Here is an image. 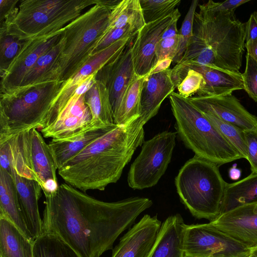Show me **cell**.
I'll return each mask as SVG.
<instances>
[{
	"label": "cell",
	"instance_id": "3",
	"mask_svg": "<svg viewBox=\"0 0 257 257\" xmlns=\"http://www.w3.org/2000/svg\"><path fill=\"white\" fill-rule=\"evenodd\" d=\"M199 7L193 35L181 61L173 67L196 64L238 73L245 48V24L234 13H215Z\"/></svg>",
	"mask_w": 257,
	"mask_h": 257
},
{
	"label": "cell",
	"instance_id": "19",
	"mask_svg": "<svg viewBox=\"0 0 257 257\" xmlns=\"http://www.w3.org/2000/svg\"><path fill=\"white\" fill-rule=\"evenodd\" d=\"M157 216L145 214L130 228L113 249L111 257H147L162 225Z\"/></svg>",
	"mask_w": 257,
	"mask_h": 257
},
{
	"label": "cell",
	"instance_id": "18",
	"mask_svg": "<svg viewBox=\"0 0 257 257\" xmlns=\"http://www.w3.org/2000/svg\"><path fill=\"white\" fill-rule=\"evenodd\" d=\"M172 75L178 85L186 75L189 69L201 73L204 86L198 91L196 95L202 97L216 96L231 94L235 90L243 89L242 73H234L216 68L196 64L185 65L179 68H173Z\"/></svg>",
	"mask_w": 257,
	"mask_h": 257
},
{
	"label": "cell",
	"instance_id": "28",
	"mask_svg": "<svg viewBox=\"0 0 257 257\" xmlns=\"http://www.w3.org/2000/svg\"><path fill=\"white\" fill-rule=\"evenodd\" d=\"M84 100L95 125L108 127L115 125L108 92L101 81L95 79L93 85L85 93Z\"/></svg>",
	"mask_w": 257,
	"mask_h": 257
},
{
	"label": "cell",
	"instance_id": "7",
	"mask_svg": "<svg viewBox=\"0 0 257 257\" xmlns=\"http://www.w3.org/2000/svg\"><path fill=\"white\" fill-rule=\"evenodd\" d=\"M97 0H25L15 14L1 24L7 32L23 40L55 34L80 16Z\"/></svg>",
	"mask_w": 257,
	"mask_h": 257
},
{
	"label": "cell",
	"instance_id": "43",
	"mask_svg": "<svg viewBox=\"0 0 257 257\" xmlns=\"http://www.w3.org/2000/svg\"><path fill=\"white\" fill-rule=\"evenodd\" d=\"M18 0L0 1V21L1 24L8 20L16 13Z\"/></svg>",
	"mask_w": 257,
	"mask_h": 257
},
{
	"label": "cell",
	"instance_id": "27",
	"mask_svg": "<svg viewBox=\"0 0 257 257\" xmlns=\"http://www.w3.org/2000/svg\"><path fill=\"white\" fill-rule=\"evenodd\" d=\"M0 214L11 221L25 235L34 240L24 220L13 177L0 168Z\"/></svg>",
	"mask_w": 257,
	"mask_h": 257
},
{
	"label": "cell",
	"instance_id": "36",
	"mask_svg": "<svg viewBox=\"0 0 257 257\" xmlns=\"http://www.w3.org/2000/svg\"><path fill=\"white\" fill-rule=\"evenodd\" d=\"M199 1L194 0L192 2L188 12L182 22L181 27L178 31L179 44L177 54L173 60L176 64L182 59L193 35V28L194 16L196 10L198 6Z\"/></svg>",
	"mask_w": 257,
	"mask_h": 257
},
{
	"label": "cell",
	"instance_id": "12",
	"mask_svg": "<svg viewBox=\"0 0 257 257\" xmlns=\"http://www.w3.org/2000/svg\"><path fill=\"white\" fill-rule=\"evenodd\" d=\"M134 38H122L109 47L92 54L85 63L63 83L42 128L49 125L55 120L82 82L89 76L96 74L104 66L118 56Z\"/></svg>",
	"mask_w": 257,
	"mask_h": 257
},
{
	"label": "cell",
	"instance_id": "26",
	"mask_svg": "<svg viewBox=\"0 0 257 257\" xmlns=\"http://www.w3.org/2000/svg\"><path fill=\"white\" fill-rule=\"evenodd\" d=\"M34 241L0 214L1 257H34Z\"/></svg>",
	"mask_w": 257,
	"mask_h": 257
},
{
	"label": "cell",
	"instance_id": "35",
	"mask_svg": "<svg viewBox=\"0 0 257 257\" xmlns=\"http://www.w3.org/2000/svg\"><path fill=\"white\" fill-rule=\"evenodd\" d=\"M180 2L181 0H140L146 24L171 15Z\"/></svg>",
	"mask_w": 257,
	"mask_h": 257
},
{
	"label": "cell",
	"instance_id": "5",
	"mask_svg": "<svg viewBox=\"0 0 257 257\" xmlns=\"http://www.w3.org/2000/svg\"><path fill=\"white\" fill-rule=\"evenodd\" d=\"M169 97L177 134L195 155L218 166L242 158L236 149L188 98L174 92Z\"/></svg>",
	"mask_w": 257,
	"mask_h": 257
},
{
	"label": "cell",
	"instance_id": "44",
	"mask_svg": "<svg viewBox=\"0 0 257 257\" xmlns=\"http://www.w3.org/2000/svg\"><path fill=\"white\" fill-rule=\"evenodd\" d=\"M245 24V43L254 41L257 39V12L251 14Z\"/></svg>",
	"mask_w": 257,
	"mask_h": 257
},
{
	"label": "cell",
	"instance_id": "4",
	"mask_svg": "<svg viewBox=\"0 0 257 257\" xmlns=\"http://www.w3.org/2000/svg\"><path fill=\"white\" fill-rule=\"evenodd\" d=\"M63 82L55 81L1 92L0 143L44 125Z\"/></svg>",
	"mask_w": 257,
	"mask_h": 257
},
{
	"label": "cell",
	"instance_id": "13",
	"mask_svg": "<svg viewBox=\"0 0 257 257\" xmlns=\"http://www.w3.org/2000/svg\"><path fill=\"white\" fill-rule=\"evenodd\" d=\"M180 16L176 8L171 15L146 24L139 31L132 45L133 60L137 76L145 77L156 66L157 45L165 31Z\"/></svg>",
	"mask_w": 257,
	"mask_h": 257
},
{
	"label": "cell",
	"instance_id": "16",
	"mask_svg": "<svg viewBox=\"0 0 257 257\" xmlns=\"http://www.w3.org/2000/svg\"><path fill=\"white\" fill-rule=\"evenodd\" d=\"M133 40L95 75V79L101 81L107 89L113 114L118 108L126 89L132 81L138 77L135 73L132 57Z\"/></svg>",
	"mask_w": 257,
	"mask_h": 257
},
{
	"label": "cell",
	"instance_id": "8",
	"mask_svg": "<svg viewBox=\"0 0 257 257\" xmlns=\"http://www.w3.org/2000/svg\"><path fill=\"white\" fill-rule=\"evenodd\" d=\"M110 10L100 0L63 28L60 81L72 76L92 54L109 25Z\"/></svg>",
	"mask_w": 257,
	"mask_h": 257
},
{
	"label": "cell",
	"instance_id": "22",
	"mask_svg": "<svg viewBox=\"0 0 257 257\" xmlns=\"http://www.w3.org/2000/svg\"><path fill=\"white\" fill-rule=\"evenodd\" d=\"M177 87L171 69L145 77L141 95L140 116L145 124L158 113L164 99Z\"/></svg>",
	"mask_w": 257,
	"mask_h": 257
},
{
	"label": "cell",
	"instance_id": "11",
	"mask_svg": "<svg viewBox=\"0 0 257 257\" xmlns=\"http://www.w3.org/2000/svg\"><path fill=\"white\" fill-rule=\"evenodd\" d=\"M95 79V74L92 75L82 82L55 120L40 129L44 137L63 139L98 127L93 123L91 112L84 100V94L93 85Z\"/></svg>",
	"mask_w": 257,
	"mask_h": 257
},
{
	"label": "cell",
	"instance_id": "31",
	"mask_svg": "<svg viewBox=\"0 0 257 257\" xmlns=\"http://www.w3.org/2000/svg\"><path fill=\"white\" fill-rule=\"evenodd\" d=\"M145 24L140 0H121L110 11L106 30L128 25L138 33Z\"/></svg>",
	"mask_w": 257,
	"mask_h": 257
},
{
	"label": "cell",
	"instance_id": "2",
	"mask_svg": "<svg viewBox=\"0 0 257 257\" xmlns=\"http://www.w3.org/2000/svg\"><path fill=\"white\" fill-rule=\"evenodd\" d=\"M144 125L140 117L124 125L115 124L58 169V174L82 192L104 190L119 179L136 149L142 146Z\"/></svg>",
	"mask_w": 257,
	"mask_h": 257
},
{
	"label": "cell",
	"instance_id": "33",
	"mask_svg": "<svg viewBox=\"0 0 257 257\" xmlns=\"http://www.w3.org/2000/svg\"><path fill=\"white\" fill-rule=\"evenodd\" d=\"M27 40H23L9 34L6 29L1 26L0 72L4 73L19 54Z\"/></svg>",
	"mask_w": 257,
	"mask_h": 257
},
{
	"label": "cell",
	"instance_id": "6",
	"mask_svg": "<svg viewBox=\"0 0 257 257\" xmlns=\"http://www.w3.org/2000/svg\"><path fill=\"white\" fill-rule=\"evenodd\" d=\"M219 167L195 155L186 162L175 177L181 201L196 218L210 222L220 214L226 182Z\"/></svg>",
	"mask_w": 257,
	"mask_h": 257
},
{
	"label": "cell",
	"instance_id": "40",
	"mask_svg": "<svg viewBox=\"0 0 257 257\" xmlns=\"http://www.w3.org/2000/svg\"><path fill=\"white\" fill-rule=\"evenodd\" d=\"M178 44V35L173 37L161 39L156 47V63L166 58L173 60L177 54Z\"/></svg>",
	"mask_w": 257,
	"mask_h": 257
},
{
	"label": "cell",
	"instance_id": "47",
	"mask_svg": "<svg viewBox=\"0 0 257 257\" xmlns=\"http://www.w3.org/2000/svg\"><path fill=\"white\" fill-rule=\"evenodd\" d=\"M247 54H249L257 63V39L254 41L245 43Z\"/></svg>",
	"mask_w": 257,
	"mask_h": 257
},
{
	"label": "cell",
	"instance_id": "10",
	"mask_svg": "<svg viewBox=\"0 0 257 257\" xmlns=\"http://www.w3.org/2000/svg\"><path fill=\"white\" fill-rule=\"evenodd\" d=\"M183 246L185 257H247L251 252L209 222L185 224Z\"/></svg>",
	"mask_w": 257,
	"mask_h": 257
},
{
	"label": "cell",
	"instance_id": "32",
	"mask_svg": "<svg viewBox=\"0 0 257 257\" xmlns=\"http://www.w3.org/2000/svg\"><path fill=\"white\" fill-rule=\"evenodd\" d=\"M34 257H80L67 243L57 236L43 233L33 243Z\"/></svg>",
	"mask_w": 257,
	"mask_h": 257
},
{
	"label": "cell",
	"instance_id": "42",
	"mask_svg": "<svg viewBox=\"0 0 257 257\" xmlns=\"http://www.w3.org/2000/svg\"><path fill=\"white\" fill-rule=\"evenodd\" d=\"M247 146V160L252 173H257V125L253 128L244 131Z\"/></svg>",
	"mask_w": 257,
	"mask_h": 257
},
{
	"label": "cell",
	"instance_id": "49",
	"mask_svg": "<svg viewBox=\"0 0 257 257\" xmlns=\"http://www.w3.org/2000/svg\"><path fill=\"white\" fill-rule=\"evenodd\" d=\"M251 253L257 256V247L251 249Z\"/></svg>",
	"mask_w": 257,
	"mask_h": 257
},
{
	"label": "cell",
	"instance_id": "41",
	"mask_svg": "<svg viewBox=\"0 0 257 257\" xmlns=\"http://www.w3.org/2000/svg\"><path fill=\"white\" fill-rule=\"evenodd\" d=\"M249 0H228L223 2H215L209 0L206 3L198 5L199 7L207 11L215 13H232L239 6Z\"/></svg>",
	"mask_w": 257,
	"mask_h": 257
},
{
	"label": "cell",
	"instance_id": "1",
	"mask_svg": "<svg viewBox=\"0 0 257 257\" xmlns=\"http://www.w3.org/2000/svg\"><path fill=\"white\" fill-rule=\"evenodd\" d=\"M44 195L43 233L57 236L80 257H100L113 249L119 235L153 204L141 197L104 202L67 183Z\"/></svg>",
	"mask_w": 257,
	"mask_h": 257
},
{
	"label": "cell",
	"instance_id": "21",
	"mask_svg": "<svg viewBox=\"0 0 257 257\" xmlns=\"http://www.w3.org/2000/svg\"><path fill=\"white\" fill-rule=\"evenodd\" d=\"M11 175L15 182L22 214L26 225L34 240L43 233L42 219L38 200L42 191L36 180L18 175L11 166Z\"/></svg>",
	"mask_w": 257,
	"mask_h": 257
},
{
	"label": "cell",
	"instance_id": "17",
	"mask_svg": "<svg viewBox=\"0 0 257 257\" xmlns=\"http://www.w3.org/2000/svg\"><path fill=\"white\" fill-rule=\"evenodd\" d=\"M188 98L202 112L212 115L243 131L257 125V117L248 111L232 94L209 97L195 95Z\"/></svg>",
	"mask_w": 257,
	"mask_h": 257
},
{
	"label": "cell",
	"instance_id": "15",
	"mask_svg": "<svg viewBox=\"0 0 257 257\" xmlns=\"http://www.w3.org/2000/svg\"><path fill=\"white\" fill-rule=\"evenodd\" d=\"M209 223L251 249L257 247V203L244 204L221 213Z\"/></svg>",
	"mask_w": 257,
	"mask_h": 257
},
{
	"label": "cell",
	"instance_id": "9",
	"mask_svg": "<svg viewBox=\"0 0 257 257\" xmlns=\"http://www.w3.org/2000/svg\"><path fill=\"white\" fill-rule=\"evenodd\" d=\"M177 134L176 132L166 131L144 142L128 173L131 188L142 190L158 183L171 162Z\"/></svg>",
	"mask_w": 257,
	"mask_h": 257
},
{
	"label": "cell",
	"instance_id": "14",
	"mask_svg": "<svg viewBox=\"0 0 257 257\" xmlns=\"http://www.w3.org/2000/svg\"><path fill=\"white\" fill-rule=\"evenodd\" d=\"M63 28L51 35L27 40L9 68L1 74V92L10 91L20 86L25 75L39 58L61 39Z\"/></svg>",
	"mask_w": 257,
	"mask_h": 257
},
{
	"label": "cell",
	"instance_id": "34",
	"mask_svg": "<svg viewBox=\"0 0 257 257\" xmlns=\"http://www.w3.org/2000/svg\"><path fill=\"white\" fill-rule=\"evenodd\" d=\"M203 113L218 131L236 149L242 158L247 159V146L244 131L235 125L224 121L212 115Z\"/></svg>",
	"mask_w": 257,
	"mask_h": 257
},
{
	"label": "cell",
	"instance_id": "46",
	"mask_svg": "<svg viewBox=\"0 0 257 257\" xmlns=\"http://www.w3.org/2000/svg\"><path fill=\"white\" fill-rule=\"evenodd\" d=\"M179 19H176L165 31L162 35L161 39L171 38L178 35V31L177 28V22Z\"/></svg>",
	"mask_w": 257,
	"mask_h": 257
},
{
	"label": "cell",
	"instance_id": "50",
	"mask_svg": "<svg viewBox=\"0 0 257 257\" xmlns=\"http://www.w3.org/2000/svg\"><path fill=\"white\" fill-rule=\"evenodd\" d=\"M247 257H257V256L253 254L252 253H250L248 256H247Z\"/></svg>",
	"mask_w": 257,
	"mask_h": 257
},
{
	"label": "cell",
	"instance_id": "29",
	"mask_svg": "<svg viewBox=\"0 0 257 257\" xmlns=\"http://www.w3.org/2000/svg\"><path fill=\"white\" fill-rule=\"evenodd\" d=\"M257 203V173L234 183H226L220 214L238 206Z\"/></svg>",
	"mask_w": 257,
	"mask_h": 257
},
{
	"label": "cell",
	"instance_id": "24",
	"mask_svg": "<svg viewBox=\"0 0 257 257\" xmlns=\"http://www.w3.org/2000/svg\"><path fill=\"white\" fill-rule=\"evenodd\" d=\"M113 126L93 127L68 138L52 139L48 146L58 170Z\"/></svg>",
	"mask_w": 257,
	"mask_h": 257
},
{
	"label": "cell",
	"instance_id": "39",
	"mask_svg": "<svg viewBox=\"0 0 257 257\" xmlns=\"http://www.w3.org/2000/svg\"><path fill=\"white\" fill-rule=\"evenodd\" d=\"M137 32L127 25L120 28L107 30L96 45L92 54L104 49L125 37H135Z\"/></svg>",
	"mask_w": 257,
	"mask_h": 257
},
{
	"label": "cell",
	"instance_id": "45",
	"mask_svg": "<svg viewBox=\"0 0 257 257\" xmlns=\"http://www.w3.org/2000/svg\"><path fill=\"white\" fill-rule=\"evenodd\" d=\"M172 62H173V60L170 58H166L158 62L156 66L148 75L159 73L170 69L169 68Z\"/></svg>",
	"mask_w": 257,
	"mask_h": 257
},
{
	"label": "cell",
	"instance_id": "48",
	"mask_svg": "<svg viewBox=\"0 0 257 257\" xmlns=\"http://www.w3.org/2000/svg\"><path fill=\"white\" fill-rule=\"evenodd\" d=\"M240 171L236 168H232L230 169L229 176L231 179H238L240 176Z\"/></svg>",
	"mask_w": 257,
	"mask_h": 257
},
{
	"label": "cell",
	"instance_id": "30",
	"mask_svg": "<svg viewBox=\"0 0 257 257\" xmlns=\"http://www.w3.org/2000/svg\"><path fill=\"white\" fill-rule=\"evenodd\" d=\"M145 77H137L130 83L113 114L114 123L124 125L138 118L141 114V95Z\"/></svg>",
	"mask_w": 257,
	"mask_h": 257
},
{
	"label": "cell",
	"instance_id": "38",
	"mask_svg": "<svg viewBox=\"0 0 257 257\" xmlns=\"http://www.w3.org/2000/svg\"><path fill=\"white\" fill-rule=\"evenodd\" d=\"M245 58V68L242 73L243 89L251 98L257 102V63L248 54Z\"/></svg>",
	"mask_w": 257,
	"mask_h": 257
},
{
	"label": "cell",
	"instance_id": "23",
	"mask_svg": "<svg viewBox=\"0 0 257 257\" xmlns=\"http://www.w3.org/2000/svg\"><path fill=\"white\" fill-rule=\"evenodd\" d=\"M185 224L180 214L168 217L162 223L156 241L147 257H185L183 246Z\"/></svg>",
	"mask_w": 257,
	"mask_h": 257
},
{
	"label": "cell",
	"instance_id": "37",
	"mask_svg": "<svg viewBox=\"0 0 257 257\" xmlns=\"http://www.w3.org/2000/svg\"><path fill=\"white\" fill-rule=\"evenodd\" d=\"M204 85L205 81L202 74L194 70L189 69L177 87L178 93L184 98H190Z\"/></svg>",
	"mask_w": 257,
	"mask_h": 257
},
{
	"label": "cell",
	"instance_id": "20",
	"mask_svg": "<svg viewBox=\"0 0 257 257\" xmlns=\"http://www.w3.org/2000/svg\"><path fill=\"white\" fill-rule=\"evenodd\" d=\"M29 152L33 170L44 194L56 192L59 187L56 176L58 169L48 144L37 128L29 132Z\"/></svg>",
	"mask_w": 257,
	"mask_h": 257
},
{
	"label": "cell",
	"instance_id": "25",
	"mask_svg": "<svg viewBox=\"0 0 257 257\" xmlns=\"http://www.w3.org/2000/svg\"><path fill=\"white\" fill-rule=\"evenodd\" d=\"M64 44V38L62 33L59 41L39 58L34 65L27 72L19 87L60 81V60Z\"/></svg>",
	"mask_w": 257,
	"mask_h": 257
}]
</instances>
